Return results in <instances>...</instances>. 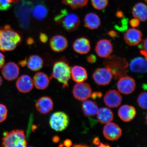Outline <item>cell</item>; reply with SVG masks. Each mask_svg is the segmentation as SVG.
I'll use <instances>...</instances> for the list:
<instances>
[{
	"mask_svg": "<svg viewBox=\"0 0 147 147\" xmlns=\"http://www.w3.org/2000/svg\"><path fill=\"white\" fill-rule=\"evenodd\" d=\"M92 5L95 9L102 10L106 8L108 3V0H91Z\"/></svg>",
	"mask_w": 147,
	"mask_h": 147,
	"instance_id": "obj_32",
	"label": "cell"
},
{
	"mask_svg": "<svg viewBox=\"0 0 147 147\" xmlns=\"http://www.w3.org/2000/svg\"><path fill=\"white\" fill-rule=\"evenodd\" d=\"M92 89L86 82H78L74 86L72 93L75 98L79 100H87L91 96Z\"/></svg>",
	"mask_w": 147,
	"mask_h": 147,
	"instance_id": "obj_8",
	"label": "cell"
},
{
	"mask_svg": "<svg viewBox=\"0 0 147 147\" xmlns=\"http://www.w3.org/2000/svg\"><path fill=\"white\" fill-rule=\"evenodd\" d=\"M146 5L142 3L136 4L132 9V14L134 17L140 21L145 22L147 20Z\"/></svg>",
	"mask_w": 147,
	"mask_h": 147,
	"instance_id": "obj_26",
	"label": "cell"
},
{
	"mask_svg": "<svg viewBox=\"0 0 147 147\" xmlns=\"http://www.w3.org/2000/svg\"><path fill=\"white\" fill-rule=\"evenodd\" d=\"M33 82L36 89L44 90L48 87L49 78L45 73L39 72L35 74L33 78Z\"/></svg>",
	"mask_w": 147,
	"mask_h": 147,
	"instance_id": "obj_24",
	"label": "cell"
},
{
	"mask_svg": "<svg viewBox=\"0 0 147 147\" xmlns=\"http://www.w3.org/2000/svg\"><path fill=\"white\" fill-rule=\"evenodd\" d=\"M63 145L66 147H69L71 146L72 145V142L70 140L66 139L64 141Z\"/></svg>",
	"mask_w": 147,
	"mask_h": 147,
	"instance_id": "obj_41",
	"label": "cell"
},
{
	"mask_svg": "<svg viewBox=\"0 0 147 147\" xmlns=\"http://www.w3.org/2000/svg\"><path fill=\"white\" fill-rule=\"evenodd\" d=\"M103 133L104 137L108 140L115 141L120 138L122 132V129L118 125L111 122L104 126Z\"/></svg>",
	"mask_w": 147,
	"mask_h": 147,
	"instance_id": "obj_11",
	"label": "cell"
},
{
	"mask_svg": "<svg viewBox=\"0 0 147 147\" xmlns=\"http://www.w3.org/2000/svg\"><path fill=\"white\" fill-rule=\"evenodd\" d=\"M137 101L139 106L143 109H147V93L143 92L140 94L138 96Z\"/></svg>",
	"mask_w": 147,
	"mask_h": 147,
	"instance_id": "obj_31",
	"label": "cell"
},
{
	"mask_svg": "<svg viewBox=\"0 0 147 147\" xmlns=\"http://www.w3.org/2000/svg\"><path fill=\"white\" fill-rule=\"evenodd\" d=\"M142 33L138 29L130 28L126 31L124 35V39L126 43L130 46H135L142 40Z\"/></svg>",
	"mask_w": 147,
	"mask_h": 147,
	"instance_id": "obj_16",
	"label": "cell"
},
{
	"mask_svg": "<svg viewBox=\"0 0 147 147\" xmlns=\"http://www.w3.org/2000/svg\"><path fill=\"white\" fill-rule=\"evenodd\" d=\"M50 45L51 49L55 52L62 51L67 49L68 42L67 39L63 36L58 35L51 38Z\"/></svg>",
	"mask_w": 147,
	"mask_h": 147,
	"instance_id": "obj_20",
	"label": "cell"
},
{
	"mask_svg": "<svg viewBox=\"0 0 147 147\" xmlns=\"http://www.w3.org/2000/svg\"><path fill=\"white\" fill-rule=\"evenodd\" d=\"M73 146L74 147H89L88 145L84 144H77L74 145Z\"/></svg>",
	"mask_w": 147,
	"mask_h": 147,
	"instance_id": "obj_46",
	"label": "cell"
},
{
	"mask_svg": "<svg viewBox=\"0 0 147 147\" xmlns=\"http://www.w3.org/2000/svg\"><path fill=\"white\" fill-rule=\"evenodd\" d=\"M103 64L105 67L109 70L115 80L126 76L128 72V64L124 58L110 56L106 58Z\"/></svg>",
	"mask_w": 147,
	"mask_h": 147,
	"instance_id": "obj_2",
	"label": "cell"
},
{
	"mask_svg": "<svg viewBox=\"0 0 147 147\" xmlns=\"http://www.w3.org/2000/svg\"><path fill=\"white\" fill-rule=\"evenodd\" d=\"M52 140L53 142L55 143H58L60 141V138L58 136H55L53 137Z\"/></svg>",
	"mask_w": 147,
	"mask_h": 147,
	"instance_id": "obj_44",
	"label": "cell"
},
{
	"mask_svg": "<svg viewBox=\"0 0 147 147\" xmlns=\"http://www.w3.org/2000/svg\"><path fill=\"white\" fill-rule=\"evenodd\" d=\"M136 113V110L134 107L126 105L121 106L118 111L119 118L126 122H129L133 120Z\"/></svg>",
	"mask_w": 147,
	"mask_h": 147,
	"instance_id": "obj_19",
	"label": "cell"
},
{
	"mask_svg": "<svg viewBox=\"0 0 147 147\" xmlns=\"http://www.w3.org/2000/svg\"><path fill=\"white\" fill-rule=\"evenodd\" d=\"M116 16L117 17L119 18H122L124 16V14L121 11H118L117 12Z\"/></svg>",
	"mask_w": 147,
	"mask_h": 147,
	"instance_id": "obj_45",
	"label": "cell"
},
{
	"mask_svg": "<svg viewBox=\"0 0 147 147\" xmlns=\"http://www.w3.org/2000/svg\"><path fill=\"white\" fill-rule=\"evenodd\" d=\"M27 143L24 131L21 130L5 132L3 134L2 146L4 147H26Z\"/></svg>",
	"mask_w": 147,
	"mask_h": 147,
	"instance_id": "obj_5",
	"label": "cell"
},
{
	"mask_svg": "<svg viewBox=\"0 0 147 147\" xmlns=\"http://www.w3.org/2000/svg\"><path fill=\"white\" fill-rule=\"evenodd\" d=\"M113 76L109 70L106 67L97 68L92 75L94 80L100 86H106L109 84Z\"/></svg>",
	"mask_w": 147,
	"mask_h": 147,
	"instance_id": "obj_9",
	"label": "cell"
},
{
	"mask_svg": "<svg viewBox=\"0 0 147 147\" xmlns=\"http://www.w3.org/2000/svg\"><path fill=\"white\" fill-rule=\"evenodd\" d=\"M139 20L136 18L131 19L129 21L130 25L133 28L137 27L139 26L140 23Z\"/></svg>",
	"mask_w": 147,
	"mask_h": 147,
	"instance_id": "obj_35",
	"label": "cell"
},
{
	"mask_svg": "<svg viewBox=\"0 0 147 147\" xmlns=\"http://www.w3.org/2000/svg\"><path fill=\"white\" fill-rule=\"evenodd\" d=\"M91 96L92 98L95 100V99L100 98L102 97V94L100 92H94L91 95Z\"/></svg>",
	"mask_w": 147,
	"mask_h": 147,
	"instance_id": "obj_39",
	"label": "cell"
},
{
	"mask_svg": "<svg viewBox=\"0 0 147 147\" xmlns=\"http://www.w3.org/2000/svg\"><path fill=\"white\" fill-rule=\"evenodd\" d=\"M3 80L1 76H0V86L2 84Z\"/></svg>",
	"mask_w": 147,
	"mask_h": 147,
	"instance_id": "obj_49",
	"label": "cell"
},
{
	"mask_svg": "<svg viewBox=\"0 0 147 147\" xmlns=\"http://www.w3.org/2000/svg\"><path fill=\"white\" fill-rule=\"evenodd\" d=\"M113 46L109 40L101 39L97 42L95 48L97 54L100 57L106 58L109 56L113 51Z\"/></svg>",
	"mask_w": 147,
	"mask_h": 147,
	"instance_id": "obj_14",
	"label": "cell"
},
{
	"mask_svg": "<svg viewBox=\"0 0 147 147\" xmlns=\"http://www.w3.org/2000/svg\"><path fill=\"white\" fill-rule=\"evenodd\" d=\"M16 84L18 90L24 93H28L32 90L34 86L32 78L27 75L20 76L16 81Z\"/></svg>",
	"mask_w": 147,
	"mask_h": 147,
	"instance_id": "obj_17",
	"label": "cell"
},
{
	"mask_svg": "<svg viewBox=\"0 0 147 147\" xmlns=\"http://www.w3.org/2000/svg\"><path fill=\"white\" fill-rule=\"evenodd\" d=\"M73 48L74 50L78 54H86L90 51V43L87 38L84 37L80 38L74 41Z\"/></svg>",
	"mask_w": 147,
	"mask_h": 147,
	"instance_id": "obj_21",
	"label": "cell"
},
{
	"mask_svg": "<svg viewBox=\"0 0 147 147\" xmlns=\"http://www.w3.org/2000/svg\"><path fill=\"white\" fill-rule=\"evenodd\" d=\"M55 21L61 24L66 30L70 32L76 30L80 25V20L76 14L62 10L55 18Z\"/></svg>",
	"mask_w": 147,
	"mask_h": 147,
	"instance_id": "obj_6",
	"label": "cell"
},
{
	"mask_svg": "<svg viewBox=\"0 0 147 147\" xmlns=\"http://www.w3.org/2000/svg\"><path fill=\"white\" fill-rule=\"evenodd\" d=\"M19 1L20 0H11L12 3H18Z\"/></svg>",
	"mask_w": 147,
	"mask_h": 147,
	"instance_id": "obj_48",
	"label": "cell"
},
{
	"mask_svg": "<svg viewBox=\"0 0 147 147\" xmlns=\"http://www.w3.org/2000/svg\"><path fill=\"white\" fill-rule=\"evenodd\" d=\"M21 41V36L9 25L0 30V51L14 50Z\"/></svg>",
	"mask_w": 147,
	"mask_h": 147,
	"instance_id": "obj_1",
	"label": "cell"
},
{
	"mask_svg": "<svg viewBox=\"0 0 147 147\" xmlns=\"http://www.w3.org/2000/svg\"><path fill=\"white\" fill-rule=\"evenodd\" d=\"M89 0H63L64 4L69 5L73 9L82 8L87 4Z\"/></svg>",
	"mask_w": 147,
	"mask_h": 147,
	"instance_id": "obj_30",
	"label": "cell"
},
{
	"mask_svg": "<svg viewBox=\"0 0 147 147\" xmlns=\"http://www.w3.org/2000/svg\"><path fill=\"white\" fill-rule=\"evenodd\" d=\"M33 7L32 2L29 0H20L15 7V13L20 25L24 29H27L29 26Z\"/></svg>",
	"mask_w": 147,
	"mask_h": 147,
	"instance_id": "obj_3",
	"label": "cell"
},
{
	"mask_svg": "<svg viewBox=\"0 0 147 147\" xmlns=\"http://www.w3.org/2000/svg\"><path fill=\"white\" fill-rule=\"evenodd\" d=\"M1 74L5 80L10 81L15 80L19 75V67L14 62H8L2 67Z\"/></svg>",
	"mask_w": 147,
	"mask_h": 147,
	"instance_id": "obj_12",
	"label": "cell"
},
{
	"mask_svg": "<svg viewBox=\"0 0 147 147\" xmlns=\"http://www.w3.org/2000/svg\"><path fill=\"white\" fill-rule=\"evenodd\" d=\"M82 108L84 115L88 117L94 116L98 110L96 102L91 100H86L83 102Z\"/></svg>",
	"mask_w": 147,
	"mask_h": 147,
	"instance_id": "obj_28",
	"label": "cell"
},
{
	"mask_svg": "<svg viewBox=\"0 0 147 147\" xmlns=\"http://www.w3.org/2000/svg\"><path fill=\"white\" fill-rule=\"evenodd\" d=\"M93 143L95 145H97V146H98L100 143V139H99L98 138H95L93 140Z\"/></svg>",
	"mask_w": 147,
	"mask_h": 147,
	"instance_id": "obj_43",
	"label": "cell"
},
{
	"mask_svg": "<svg viewBox=\"0 0 147 147\" xmlns=\"http://www.w3.org/2000/svg\"><path fill=\"white\" fill-rule=\"evenodd\" d=\"M5 63V57L2 53L0 52V69L3 67Z\"/></svg>",
	"mask_w": 147,
	"mask_h": 147,
	"instance_id": "obj_38",
	"label": "cell"
},
{
	"mask_svg": "<svg viewBox=\"0 0 147 147\" xmlns=\"http://www.w3.org/2000/svg\"><path fill=\"white\" fill-rule=\"evenodd\" d=\"M26 65L31 71H39L43 67V60L41 57L38 55H33L26 61Z\"/></svg>",
	"mask_w": 147,
	"mask_h": 147,
	"instance_id": "obj_29",
	"label": "cell"
},
{
	"mask_svg": "<svg viewBox=\"0 0 147 147\" xmlns=\"http://www.w3.org/2000/svg\"><path fill=\"white\" fill-rule=\"evenodd\" d=\"M145 58L138 57L134 58L130 62V68L133 72L146 73L147 71V62Z\"/></svg>",
	"mask_w": 147,
	"mask_h": 147,
	"instance_id": "obj_22",
	"label": "cell"
},
{
	"mask_svg": "<svg viewBox=\"0 0 147 147\" xmlns=\"http://www.w3.org/2000/svg\"><path fill=\"white\" fill-rule=\"evenodd\" d=\"M33 7L32 13L34 17L38 21L45 19L48 12L44 0H33Z\"/></svg>",
	"mask_w": 147,
	"mask_h": 147,
	"instance_id": "obj_15",
	"label": "cell"
},
{
	"mask_svg": "<svg viewBox=\"0 0 147 147\" xmlns=\"http://www.w3.org/2000/svg\"><path fill=\"white\" fill-rule=\"evenodd\" d=\"M96 115L97 119L101 124H106L111 122L114 119L113 111L107 107H102L98 109Z\"/></svg>",
	"mask_w": 147,
	"mask_h": 147,
	"instance_id": "obj_25",
	"label": "cell"
},
{
	"mask_svg": "<svg viewBox=\"0 0 147 147\" xmlns=\"http://www.w3.org/2000/svg\"><path fill=\"white\" fill-rule=\"evenodd\" d=\"M147 41L146 38L143 40L142 43L139 47L140 49H142L141 50L147 51Z\"/></svg>",
	"mask_w": 147,
	"mask_h": 147,
	"instance_id": "obj_37",
	"label": "cell"
},
{
	"mask_svg": "<svg viewBox=\"0 0 147 147\" xmlns=\"http://www.w3.org/2000/svg\"><path fill=\"white\" fill-rule=\"evenodd\" d=\"M97 146L98 147H110V146L108 144H104V143H100L99 144V146Z\"/></svg>",
	"mask_w": 147,
	"mask_h": 147,
	"instance_id": "obj_47",
	"label": "cell"
},
{
	"mask_svg": "<svg viewBox=\"0 0 147 147\" xmlns=\"http://www.w3.org/2000/svg\"><path fill=\"white\" fill-rule=\"evenodd\" d=\"M119 79L117 87L120 92L127 95L130 94L135 90L136 83L135 80L133 78L126 75Z\"/></svg>",
	"mask_w": 147,
	"mask_h": 147,
	"instance_id": "obj_10",
	"label": "cell"
},
{
	"mask_svg": "<svg viewBox=\"0 0 147 147\" xmlns=\"http://www.w3.org/2000/svg\"><path fill=\"white\" fill-rule=\"evenodd\" d=\"M11 0H0V10H8L11 6Z\"/></svg>",
	"mask_w": 147,
	"mask_h": 147,
	"instance_id": "obj_34",
	"label": "cell"
},
{
	"mask_svg": "<svg viewBox=\"0 0 147 147\" xmlns=\"http://www.w3.org/2000/svg\"><path fill=\"white\" fill-rule=\"evenodd\" d=\"M71 74L72 80L77 83L83 82L88 79L87 71L81 66H74L71 68Z\"/></svg>",
	"mask_w": 147,
	"mask_h": 147,
	"instance_id": "obj_23",
	"label": "cell"
},
{
	"mask_svg": "<svg viewBox=\"0 0 147 147\" xmlns=\"http://www.w3.org/2000/svg\"><path fill=\"white\" fill-rule=\"evenodd\" d=\"M40 38L41 41L43 43H46L48 40L47 36L45 34H40Z\"/></svg>",
	"mask_w": 147,
	"mask_h": 147,
	"instance_id": "obj_40",
	"label": "cell"
},
{
	"mask_svg": "<svg viewBox=\"0 0 147 147\" xmlns=\"http://www.w3.org/2000/svg\"><path fill=\"white\" fill-rule=\"evenodd\" d=\"M52 77L63 84V88L68 87L71 74V68L67 62L61 60L55 62L53 66Z\"/></svg>",
	"mask_w": 147,
	"mask_h": 147,
	"instance_id": "obj_4",
	"label": "cell"
},
{
	"mask_svg": "<svg viewBox=\"0 0 147 147\" xmlns=\"http://www.w3.org/2000/svg\"><path fill=\"white\" fill-rule=\"evenodd\" d=\"M84 22L86 27L91 30L98 28L101 24L99 16L93 12L89 13L86 15L84 18Z\"/></svg>",
	"mask_w": 147,
	"mask_h": 147,
	"instance_id": "obj_27",
	"label": "cell"
},
{
	"mask_svg": "<svg viewBox=\"0 0 147 147\" xmlns=\"http://www.w3.org/2000/svg\"><path fill=\"white\" fill-rule=\"evenodd\" d=\"M122 97L120 93L115 90H111L107 92L105 95V104L108 107L115 108L118 107L122 102Z\"/></svg>",
	"mask_w": 147,
	"mask_h": 147,
	"instance_id": "obj_13",
	"label": "cell"
},
{
	"mask_svg": "<svg viewBox=\"0 0 147 147\" xmlns=\"http://www.w3.org/2000/svg\"><path fill=\"white\" fill-rule=\"evenodd\" d=\"M96 58L95 55H91L88 57L87 61L90 63H94L96 62Z\"/></svg>",
	"mask_w": 147,
	"mask_h": 147,
	"instance_id": "obj_36",
	"label": "cell"
},
{
	"mask_svg": "<svg viewBox=\"0 0 147 147\" xmlns=\"http://www.w3.org/2000/svg\"><path fill=\"white\" fill-rule=\"evenodd\" d=\"M108 34L109 36L113 38L117 36V33L113 30L109 31Z\"/></svg>",
	"mask_w": 147,
	"mask_h": 147,
	"instance_id": "obj_42",
	"label": "cell"
},
{
	"mask_svg": "<svg viewBox=\"0 0 147 147\" xmlns=\"http://www.w3.org/2000/svg\"><path fill=\"white\" fill-rule=\"evenodd\" d=\"M8 115V110L6 106L0 104V123H2L6 119Z\"/></svg>",
	"mask_w": 147,
	"mask_h": 147,
	"instance_id": "obj_33",
	"label": "cell"
},
{
	"mask_svg": "<svg viewBox=\"0 0 147 147\" xmlns=\"http://www.w3.org/2000/svg\"><path fill=\"white\" fill-rule=\"evenodd\" d=\"M49 123L53 129L56 131H62L68 126L69 119L68 115L64 112H56L51 115Z\"/></svg>",
	"mask_w": 147,
	"mask_h": 147,
	"instance_id": "obj_7",
	"label": "cell"
},
{
	"mask_svg": "<svg viewBox=\"0 0 147 147\" xmlns=\"http://www.w3.org/2000/svg\"><path fill=\"white\" fill-rule=\"evenodd\" d=\"M54 104L50 97L44 96L40 97L37 100L36 107L38 111L42 114H47L53 109Z\"/></svg>",
	"mask_w": 147,
	"mask_h": 147,
	"instance_id": "obj_18",
	"label": "cell"
}]
</instances>
